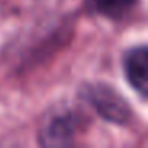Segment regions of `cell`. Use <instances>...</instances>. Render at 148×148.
<instances>
[{
  "instance_id": "6da1fadb",
  "label": "cell",
  "mask_w": 148,
  "mask_h": 148,
  "mask_svg": "<svg viewBox=\"0 0 148 148\" xmlns=\"http://www.w3.org/2000/svg\"><path fill=\"white\" fill-rule=\"evenodd\" d=\"M91 126L92 118L78 100H61L43 112L35 129V143L42 148L77 147Z\"/></svg>"
},
{
  "instance_id": "7a4b0ae2",
  "label": "cell",
  "mask_w": 148,
  "mask_h": 148,
  "mask_svg": "<svg viewBox=\"0 0 148 148\" xmlns=\"http://www.w3.org/2000/svg\"><path fill=\"white\" fill-rule=\"evenodd\" d=\"M75 99L102 123L113 127L131 129L138 119L127 96L116 84L102 78L81 80L75 89Z\"/></svg>"
},
{
  "instance_id": "3957f363",
  "label": "cell",
  "mask_w": 148,
  "mask_h": 148,
  "mask_svg": "<svg viewBox=\"0 0 148 148\" xmlns=\"http://www.w3.org/2000/svg\"><path fill=\"white\" fill-rule=\"evenodd\" d=\"M121 77L142 103L148 102V43L135 42L119 51Z\"/></svg>"
},
{
  "instance_id": "277c9868",
  "label": "cell",
  "mask_w": 148,
  "mask_h": 148,
  "mask_svg": "<svg viewBox=\"0 0 148 148\" xmlns=\"http://www.w3.org/2000/svg\"><path fill=\"white\" fill-rule=\"evenodd\" d=\"M142 0H81V11L89 18L123 24L131 19Z\"/></svg>"
}]
</instances>
